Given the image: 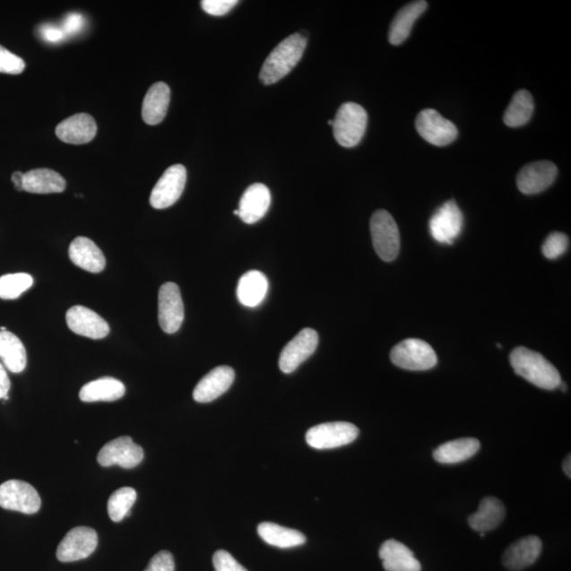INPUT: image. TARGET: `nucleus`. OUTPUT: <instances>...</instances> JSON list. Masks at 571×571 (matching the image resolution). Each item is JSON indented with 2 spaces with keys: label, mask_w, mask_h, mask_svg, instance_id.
Returning a JSON list of instances; mask_svg holds the SVG:
<instances>
[{
  "label": "nucleus",
  "mask_w": 571,
  "mask_h": 571,
  "mask_svg": "<svg viewBox=\"0 0 571 571\" xmlns=\"http://www.w3.org/2000/svg\"><path fill=\"white\" fill-rule=\"evenodd\" d=\"M510 363L516 375L543 390H556L561 385V375L541 353L517 347L510 355Z\"/></svg>",
  "instance_id": "obj_1"
},
{
  "label": "nucleus",
  "mask_w": 571,
  "mask_h": 571,
  "mask_svg": "<svg viewBox=\"0 0 571 571\" xmlns=\"http://www.w3.org/2000/svg\"><path fill=\"white\" fill-rule=\"evenodd\" d=\"M307 46V38L301 33H294L288 37L270 53L264 61L260 79L264 85L278 83L301 61Z\"/></svg>",
  "instance_id": "obj_2"
},
{
  "label": "nucleus",
  "mask_w": 571,
  "mask_h": 571,
  "mask_svg": "<svg viewBox=\"0 0 571 571\" xmlns=\"http://www.w3.org/2000/svg\"><path fill=\"white\" fill-rule=\"evenodd\" d=\"M368 126V113L361 105L345 103L335 115L333 128L334 139L347 149L361 143Z\"/></svg>",
  "instance_id": "obj_3"
},
{
  "label": "nucleus",
  "mask_w": 571,
  "mask_h": 571,
  "mask_svg": "<svg viewBox=\"0 0 571 571\" xmlns=\"http://www.w3.org/2000/svg\"><path fill=\"white\" fill-rule=\"evenodd\" d=\"M370 234L375 251L381 260L395 261L400 251V234L395 220L388 212H375L370 220Z\"/></svg>",
  "instance_id": "obj_4"
},
{
  "label": "nucleus",
  "mask_w": 571,
  "mask_h": 571,
  "mask_svg": "<svg viewBox=\"0 0 571 571\" xmlns=\"http://www.w3.org/2000/svg\"><path fill=\"white\" fill-rule=\"evenodd\" d=\"M396 367L408 370H428L437 367V356L425 341L408 339L397 344L391 352Z\"/></svg>",
  "instance_id": "obj_5"
},
{
  "label": "nucleus",
  "mask_w": 571,
  "mask_h": 571,
  "mask_svg": "<svg viewBox=\"0 0 571 571\" xmlns=\"http://www.w3.org/2000/svg\"><path fill=\"white\" fill-rule=\"evenodd\" d=\"M359 437V428L350 422L322 423L308 429L306 441L316 450L335 449L353 443Z\"/></svg>",
  "instance_id": "obj_6"
},
{
  "label": "nucleus",
  "mask_w": 571,
  "mask_h": 571,
  "mask_svg": "<svg viewBox=\"0 0 571 571\" xmlns=\"http://www.w3.org/2000/svg\"><path fill=\"white\" fill-rule=\"evenodd\" d=\"M42 500L35 489L26 481L11 480L0 485V507L34 515L39 511Z\"/></svg>",
  "instance_id": "obj_7"
},
{
  "label": "nucleus",
  "mask_w": 571,
  "mask_h": 571,
  "mask_svg": "<svg viewBox=\"0 0 571 571\" xmlns=\"http://www.w3.org/2000/svg\"><path fill=\"white\" fill-rule=\"evenodd\" d=\"M158 317L162 331L169 334L178 332L184 323L185 306L175 282H166L159 290Z\"/></svg>",
  "instance_id": "obj_8"
},
{
  "label": "nucleus",
  "mask_w": 571,
  "mask_h": 571,
  "mask_svg": "<svg viewBox=\"0 0 571 571\" xmlns=\"http://www.w3.org/2000/svg\"><path fill=\"white\" fill-rule=\"evenodd\" d=\"M186 184V169L181 164L169 167L152 188L150 203L152 208L172 207L182 195Z\"/></svg>",
  "instance_id": "obj_9"
},
{
  "label": "nucleus",
  "mask_w": 571,
  "mask_h": 571,
  "mask_svg": "<svg viewBox=\"0 0 571 571\" xmlns=\"http://www.w3.org/2000/svg\"><path fill=\"white\" fill-rule=\"evenodd\" d=\"M144 458L143 447L134 443L131 437H119L106 444L98 454V463L102 467L120 466L133 469L139 466Z\"/></svg>",
  "instance_id": "obj_10"
},
{
  "label": "nucleus",
  "mask_w": 571,
  "mask_h": 571,
  "mask_svg": "<svg viewBox=\"0 0 571 571\" xmlns=\"http://www.w3.org/2000/svg\"><path fill=\"white\" fill-rule=\"evenodd\" d=\"M98 547V534L90 527H76L66 534L58 545L56 557L64 563L84 560Z\"/></svg>",
  "instance_id": "obj_11"
},
{
  "label": "nucleus",
  "mask_w": 571,
  "mask_h": 571,
  "mask_svg": "<svg viewBox=\"0 0 571 571\" xmlns=\"http://www.w3.org/2000/svg\"><path fill=\"white\" fill-rule=\"evenodd\" d=\"M416 128L427 143L435 146H446L457 138L458 129L438 111L425 109L417 116Z\"/></svg>",
  "instance_id": "obj_12"
},
{
  "label": "nucleus",
  "mask_w": 571,
  "mask_h": 571,
  "mask_svg": "<svg viewBox=\"0 0 571 571\" xmlns=\"http://www.w3.org/2000/svg\"><path fill=\"white\" fill-rule=\"evenodd\" d=\"M463 227V216L458 205L453 200L435 212L429 221V232L440 244L452 245L461 235Z\"/></svg>",
  "instance_id": "obj_13"
},
{
  "label": "nucleus",
  "mask_w": 571,
  "mask_h": 571,
  "mask_svg": "<svg viewBox=\"0 0 571 571\" xmlns=\"http://www.w3.org/2000/svg\"><path fill=\"white\" fill-rule=\"evenodd\" d=\"M319 334L314 329L305 328L288 343L280 356V368L282 373L291 374L299 365L314 355Z\"/></svg>",
  "instance_id": "obj_14"
},
{
  "label": "nucleus",
  "mask_w": 571,
  "mask_h": 571,
  "mask_svg": "<svg viewBox=\"0 0 571 571\" xmlns=\"http://www.w3.org/2000/svg\"><path fill=\"white\" fill-rule=\"evenodd\" d=\"M558 168L550 161H537L527 164L517 175V187L526 195L544 192L555 182Z\"/></svg>",
  "instance_id": "obj_15"
},
{
  "label": "nucleus",
  "mask_w": 571,
  "mask_h": 571,
  "mask_svg": "<svg viewBox=\"0 0 571 571\" xmlns=\"http://www.w3.org/2000/svg\"><path fill=\"white\" fill-rule=\"evenodd\" d=\"M66 322L70 331L93 340L108 337L109 325L101 316L84 306H74L66 314Z\"/></svg>",
  "instance_id": "obj_16"
},
{
  "label": "nucleus",
  "mask_w": 571,
  "mask_h": 571,
  "mask_svg": "<svg viewBox=\"0 0 571 571\" xmlns=\"http://www.w3.org/2000/svg\"><path fill=\"white\" fill-rule=\"evenodd\" d=\"M235 373L231 368L219 367L205 375L195 390L193 398L199 403H209L225 394L233 385Z\"/></svg>",
  "instance_id": "obj_17"
},
{
  "label": "nucleus",
  "mask_w": 571,
  "mask_h": 571,
  "mask_svg": "<svg viewBox=\"0 0 571 571\" xmlns=\"http://www.w3.org/2000/svg\"><path fill=\"white\" fill-rule=\"evenodd\" d=\"M98 126L93 117L88 114H76L57 125V138L65 143L86 144L96 137Z\"/></svg>",
  "instance_id": "obj_18"
},
{
  "label": "nucleus",
  "mask_w": 571,
  "mask_h": 571,
  "mask_svg": "<svg viewBox=\"0 0 571 571\" xmlns=\"http://www.w3.org/2000/svg\"><path fill=\"white\" fill-rule=\"evenodd\" d=\"M271 204V193L263 184L252 185L243 194L239 202V219L253 225L264 219Z\"/></svg>",
  "instance_id": "obj_19"
},
{
  "label": "nucleus",
  "mask_w": 571,
  "mask_h": 571,
  "mask_svg": "<svg viewBox=\"0 0 571 571\" xmlns=\"http://www.w3.org/2000/svg\"><path fill=\"white\" fill-rule=\"evenodd\" d=\"M541 549H543L541 541L534 535L516 541L504 552V567L512 571H520L532 567L538 560Z\"/></svg>",
  "instance_id": "obj_20"
},
{
  "label": "nucleus",
  "mask_w": 571,
  "mask_h": 571,
  "mask_svg": "<svg viewBox=\"0 0 571 571\" xmlns=\"http://www.w3.org/2000/svg\"><path fill=\"white\" fill-rule=\"evenodd\" d=\"M70 260L91 273H102L106 266V258L101 249L90 238H76L69 247Z\"/></svg>",
  "instance_id": "obj_21"
},
{
  "label": "nucleus",
  "mask_w": 571,
  "mask_h": 571,
  "mask_svg": "<svg viewBox=\"0 0 571 571\" xmlns=\"http://www.w3.org/2000/svg\"><path fill=\"white\" fill-rule=\"evenodd\" d=\"M379 556L386 571H421V564L413 551L396 540L385 541Z\"/></svg>",
  "instance_id": "obj_22"
},
{
  "label": "nucleus",
  "mask_w": 571,
  "mask_h": 571,
  "mask_svg": "<svg viewBox=\"0 0 571 571\" xmlns=\"http://www.w3.org/2000/svg\"><path fill=\"white\" fill-rule=\"evenodd\" d=\"M169 99V87L163 82H158L150 88L143 106V117L146 125H160L167 116Z\"/></svg>",
  "instance_id": "obj_23"
},
{
  "label": "nucleus",
  "mask_w": 571,
  "mask_h": 571,
  "mask_svg": "<svg viewBox=\"0 0 571 571\" xmlns=\"http://www.w3.org/2000/svg\"><path fill=\"white\" fill-rule=\"evenodd\" d=\"M427 8L428 3L420 0V2L410 3L399 10L395 19L392 22L390 33H388L390 43L398 46L408 39L415 22L420 19Z\"/></svg>",
  "instance_id": "obj_24"
},
{
  "label": "nucleus",
  "mask_w": 571,
  "mask_h": 571,
  "mask_svg": "<svg viewBox=\"0 0 571 571\" xmlns=\"http://www.w3.org/2000/svg\"><path fill=\"white\" fill-rule=\"evenodd\" d=\"M506 516L505 506L497 497H488L481 499L479 510L469 516L471 528L478 532H487L502 523Z\"/></svg>",
  "instance_id": "obj_25"
},
{
  "label": "nucleus",
  "mask_w": 571,
  "mask_h": 571,
  "mask_svg": "<svg viewBox=\"0 0 571 571\" xmlns=\"http://www.w3.org/2000/svg\"><path fill=\"white\" fill-rule=\"evenodd\" d=\"M125 385L120 380L105 378L90 382L81 388L80 399L83 402H113L125 396Z\"/></svg>",
  "instance_id": "obj_26"
},
{
  "label": "nucleus",
  "mask_w": 571,
  "mask_h": 571,
  "mask_svg": "<svg viewBox=\"0 0 571 571\" xmlns=\"http://www.w3.org/2000/svg\"><path fill=\"white\" fill-rule=\"evenodd\" d=\"M269 282L261 271L252 270L241 276L238 286V298L246 307H256L267 296Z\"/></svg>",
  "instance_id": "obj_27"
},
{
  "label": "nucleus",
  "mask_w": 571,
  "mask_h": 571,
  "mask_svg": "<svg viewBox=\"0 0 571 571\" xmlns=\"http://www.w3.org/2000/svg\"><path fill=\"white\" fill-rule=\"evenodd\" d=\"M22 187L32 194L62 193L66 188V180L55 170L38 169L23 174Z\"/></svg>",
  "instance_id": "obj_28"
},
{
  "label": "nucleus",
  "mask_w": 571,
  "mask_h": 571,
  "mask_svg": "<svg viewBox=\"0 0 571 571\" xmlns=\"http://www.w3.org/2000/svg\"><path fill=\"white\" fill-rule=\"evenodd\" d=\"M0 360L5 369L14 374L23 372L27 367V351L14 333L0 332Z\"/></svg>",
  "instance_id": "obj_29"
},
{
  "label": "nucleus",
  "mask_w": 571,
  "mask_h": 571,
  "mask_svg": "<svg viewBox=\"0 0 571 571\" xmlns=\"http://www.w3.org/2000/svg\"><path fill=\"white\" fill-rule=\"evenodd\" d=\"M480 449L476 438H461L441 445L434 452V459L439 463L453 464L468 461Z\"/></svg>",
  "instance_id": "obj_30"
},
{
  "label": "nucleus",
  "mask_w": 571,
  "mask_h": 571,
  "mask_svg": "<svg viewBox=\"0 0 571 571\" xmlns=\"http://www.w3.org/2000/svg\"><path fill=\"white\" fill-rule=\"evenodd\" d=\"M260 537L267 544L279 549H292L305 544V535L298 530L290 529L273 523H262L257 528Z\"/></svg>",
  "instance_id": "obj_31"
},
{
  "label": "nucleus",
  "mask_w": 571,
  "mask_h": 571,
  "mask_svg": "<svg viewBox=\"0 0 571 571\" xmlns=\"http://www.w3.org/2000/svg\"><path fill=\"white\" fill-rule=\"evenodd\" d=\"M533 110L532 94L525 90L517 91L504 115L505 125L509 127L525 125L532 119Z\"/></svg>",
  "instance_id": "obj_32"
},
{
  "label": "nucleus",
  "mask_w": 571,
  "mask_h": 571,
  "mask_svg": "<svg viewBox=\"0 0 571 571\" xmlns=\"http://www.w3.org/2000/svg\"><path fill=\"white\" fill-rule=\"evenodd\" d=\"M135 499H137V492L129 487L121 488L111 494L108 504L110 520L115 523L125 520L131 512Z\"/></svg>",
  "instance_id": "obj_33"
},
{
  "label": "nucleus",
  "mask_w": 571,
  "mask_h": 571,
  "mask_svg": "<svg viewBox=\"0 0 571 571\" xmlns=\"http://www.w3.org/2000/svg\"><path fill=\"white\" fill-rule=\"evenodd\" d=\"M33 285L31 275L27 273L5 274L0 276V298L16 299Z\"/></svg>",
  "instance_id": "obj_34"
},
{
  "label": "nucleus",
  "mask_w": 571,
  "mask_h": 571,
  "mask_svg": "<svg viewBox=\"0 0 571 571\" xmlns=\"http://www.w3.org/2000/svg\"><path fill=\"white\" fill-rule=\"evenodd\" d=\"M569 239L567 235L560 232H553L549 235L543 245V255L549 260H557L567 251Z\"/></svg>",
  "instance_id": "obj_35"
},
{
  "label": "nucleus",
  "mask_w": 571,
  "mask_h": 571,
  "mask_svg": "<svg viewBox=\"0 0 571 571\" xmlns=\"http://www.w3.org/2000/svg\"><path fill=\"white\" fill-rule=\"evenodd\" d=\"M22 58L0 46V74H20L25 70Z\"/></svg>",
  "instance_id": "obj_36"
},
{
  "label": "nucleus",
  "mask_w": 571,
  "mask_h": 571,
  "mask_svg": "<svg viewBox=\"0 0 571 571\" xmlns=\"http://www.w3.org/2000/svg\"><path fill=\"white\" fill-rule=\"evenodd\" d=\"M213 564L215 571H248L225 550L215 552Z\"/></svg>",
  "instance_id": "obj_37"
},
{
  "label": "nucleus",
  "mask_w": 571,
  "mask_h": 571,
  "mask_svg": "<svg viewBox=\"0 0 571 571\" xmlns=\"http://www.w3.org/2000/svg\"><path fill=\"white\" fill-rule=\"evenodd\" d=\"M238 4V0H203L202 7L205 13L222 16L228 14Z\"/></svg>",
  "instance_id": "obj_38"
},
{
  "label": "nucleus",
  "mask_w": 571,
  "mask_h": 571,
  "mask_svg": "<svg viewBox=\"0 0 571 571\" xmlns=\"http://www.w3.org/2000/svg\"><path fill=\"white\" fill-rule=\"evenodd\" d=\"M144 571H175V561L172 553L163 550L151 558Z\"/></svg>",
  "instance_id": "obj_39"
},
{
  "label": "nucleus",
  "mask_w": 571,
  "mask_h": 571,
  "mask_svg": "<svg viewBox=\"0 0 571 571\" xmlns=\"http://www.w3.org/2000/svg\"><path fill=\"white\" fill-rule=\"evenodd\" d=\"M84 26V16L80 13H75L74 12V13H69L65 16L62 30L66 34V37H73V35L81 33Z\"/></svg>",
  "instance_id": "obj_40"
},
{
  "label": "nucleus",
  "mask_w": 571,
  "mask_h": 571,
  "mask_svg": "<svg viewBox=\"0 0 571 571\" xmlns=\"http://www.w3.org/2000/svg\"><path fill=\"white\" fill-rule=\"evenodd\" d=\"M39 37L45 40L46 43L58 44L63 42L66 39V34L64 33L62 28L50 23H44V25L39 28Z\"/></svg>",
  "instance_id": "obj_41"
},
{
  "label": "nucleus",
  "mask_w": 571,
  "mask_h": 571,
  "mask_svg": "<svg viewBox=\"0 0 571 571\" xmlns=\"http://www.w3.org/2000/svg\"><path fill=\"white\" fill-rule=\"evenodd\" d=\"M11 388V382L7 370L4 367V364L0 362V399H4L9 396V391Z\"/></svg>",
  "instance_id": "obj_42"
},
{
  "label": "nucleus",
  "mask_w": 571,
  "mask_h": 571,
  "mask_svg": "<svg viewBox=\"0 0 571 571\" xmlns=\"http://www.w3.org/2000/svg\"><path fill=\"white\" fill-rule=\"evenodd\" d=\"M12 181H13L14 186L17 191H23L22 184H23V173L15 172L12 174Z\"/></svg>",
  "instance_id": "obj_43"
},
{
  "label": "nucleus",
  "mask_w": 571,
  "mask_h": 571,
  "mask_svg": "<svg viewBox=\"0 0 571 571\" xmlns=\"http://www.w3.org/2000/svg\"><path fill=\"white\" fill-rule=\"evenodd\" d=\"M563 470L565 474H567L568 476V478H571V457L570 454L567 455V458H565V461L563 463Z\"/></svg>",
  "instance_id": "obj_44"
},
{
  "label": "nucleus",
  "mask_w": 571,
  "mask_h": 571,
  "mask_svg": "<svg viewBox=\"0 0 571 571\" xmlns=\"http://www.w3.org/2000/svg\"><path fill=\"white\" fill-rule=\"evenodd\" d=\"M233 213H234V215L239 216V211H238V210H235V211L233 212Z\"/></svg>",
  "instance_id": "obj_45"
}]
</instances>
